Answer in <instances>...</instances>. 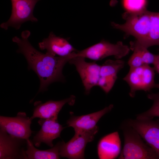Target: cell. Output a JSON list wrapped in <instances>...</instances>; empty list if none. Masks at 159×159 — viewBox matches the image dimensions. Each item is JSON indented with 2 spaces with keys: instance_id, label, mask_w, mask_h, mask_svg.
I'll use <instances>...</instances> for the list:
<instances>
[{
  "instance_id": "1",
  "label": "cell",
  "mask_w": 159,
  "mask_h": 159,
  "mask_svg": "<svg viewBox=\"0 0 159 159\" xmlns=\"http://www.w3.org/2000/svg\"><path fill=\"white\" fill-rule=\"evenodd\" d=\"M30 35V32L26 30L22 32L21 38L15 36L12 40L18 46L17 52L25 57L28 68L33 70L38 76L40 81L39 92H42L46 90L52 83L64 80L62 69L69 60L67 56L57 57L38 51L29 41Z\"/></svg>"
},
{
  "instance_id": "2",
  "label": "cell",
  "mask_w": 159,
  "mask_h": 159,
  "mask_svg": "<svg viewBox=\"0 0 159 159\" xmlns=\"http://www.w3.org/2000/svg\"><path fill=\"white\" fill-rule=\"evenodd\" d=\"M125 22L120 24L114 22L111 25L114 28L132 35L143 47L159 46V12L146 9L132 12L126 11L122 15Z\"/></svg>"
},
{
  "instance_id": "3",
  "label": "cell",
  "mask_w": 159,
  "mask_h": 159,
  "mask_svg": "<svg viewBox=\"0 0 159 159\" xmlns=\"http://www.w3.org/2000/svg\"><path fill=\"white\" fill-rule=\"evenodd\" d=\"M129 127L124 130V146L118 159H159L156 152L143 142L134 129Z\"/></svg>"
},
{
  "instance_id": "4",
  "label": "cell",
  "mask_w": 159,
  "mask_h": 159,
  "mask_svg": "<svg viewBox=\"0 0 159 159\" xmlns=\"http://www.w3.org/2000/svg\"><path fill=\"white\" fill-rule=\"evenodd\" d=\"M130 48L119 41L115 44L102 40L100 42L80 51L73 52L69 55L71 59L81 57L95 61L100 60L109 56H113L120 59L127 55Z\"/></svg>"
},
{
  "instance_id": "5",
  "label": "cell",
  "mask_w": 159,
  "mask_h": 159,
  "mask_svg": "<svg viewBox=\"0 0 159 159\" xmlns=\"http://www.w3.org/2000/svg\"><path fill=\"white\" fill-rule=\"evenodd\" d=\"M155 70L149 65L143 64L140 66L130 68L129 70L123 80L129 85L130 97H135L138 90L150 91L154 88Z\"/></svg>"
},
{
  "instance_id": "6",
  "label": "cell",
  "mask_w": 159,
  "mask_h": 159,
  "mask_svg": "<svg viewBox=\"0 0 159 159\" xmlns=\"http://www.w3.org/2000/svg\"><path fill=\"white\" fill-rule=\"evenodd\" d=\"M98 131V127L96 126L90 130L75 132L74 135L68 142H62L59 149L60 156L70 159L84 158L87 144L93 140Z\"/></svg>"
},
{
  "instance_id": "7",
  "label": "cell",
  "mask_w": 159,
  "mask_h": 159,
  "mask_svg": "<svg viewBox=\"0 0 159 159\" xmlns=\"http://www.w3.org/2000/svg\"><path fill=\"white\" fill-rule=\"evenodd\" d=\"M40 0H11L12 10L10 17L0 26L7 30L9 27L19 29L24 23L31 21L36 22L37 19L33 15V11L37 3Z\"/></svg>"
},
{
  "instance_id": "8",
  "label": "cell",
  "mask_w": 159,
  "mask_h": 159,
  "mask_svg": "<svg viewBox=\"0 0 159 159\" xmlns=\"http://www.w3.org/2000/svg\"><path fill=\"white\" fill-rule=\"evenodd\" d=\"M32 120L24 112H18L15 117L0 116L1 129L11 136L27 140L31 136Z\"/></svg>"
},
{
  "instance_id": "9",
  "label": "cell",
  "mask_w": 159,
  "mask_h": 159,
  "mask_svg": "<svg viewBox=\"0 0 159 159\" xmlns=\"http://www.w3.org/2000/svg\"><path fill=\"white\" fill-rule=\"evenodd\" d=\"M68 62L75 66L81 78L86 94H89L92 87L98 86L101 65L97 64L95 61L87 62L85 58L81 57L73 58Z\"/></svg>"
},
{
  "instance_id": "10",
  "label": "cell",
  "mask_w": 159,
  "mask_h": 159,
  "mask_svg": "<svg viewBox=\"0 0 159 159\" xmlns=\"http://www.w3.org/2000/svg\"><path fill=\"white\" fill-rule=\"evenodd\" d=\"M128 123L159 156V121L136 119L130 120Z\"/></svg>"
},
{
  "instance_id": "11",
  "label": "cell",
  "mask_w": 159,
  "mask_h": 159,
  "mask_svg": "<svg viewBox=\"0 0 159 159\" xmlns=\"http://www.w3.org/2000/svg\"><path fill=\"white\" fill-rule=\"evenodd\" d=\"M57 118L54 117L40 119L38 121L41 128L33 140L32 142L35 146L39 147L43 143L51 148L54 146L53 140L60 137L61 131L64 128L59 123Z\"/></svg>"
},
{
  "instance_id": "12",
  "label": "cell",
  "mask_w": 159,
  "mask_h": 159,
  "mask_svg": "<svg viewBox=\"0 0 159 159\" xmlns=\"http://www.w3.org/2000/svg\"><path fill=\"white\" fill-rule=\"evenodd\" d=\"M25 139L13 137L0 130V159H27L23 147Z\"/></svg>"
},
{
  "instance_id": "13",
  "label": "cell",
  "mask_w": 159,
  "mask_h": 159,
  "mask_svg": "<svg viewBox=\"0 0 159 159\" xmlns=\"http://www.w3.org/2000/svg\"><path fill=\"white\" fill-rule=\"evenodd\" d=\"M125 62L120 59H108L101 66L98 86L106 94L112 88L119 71L124 66Z\"/></svg>"
},
{
  "instance_id": "14",
  "label": "cell",
  "mask_w": 159,
  "mask_h": 159,
  "mask_svg": "<svg viewBox=\"0 0 159 159\" xmlns=\"http://www.w3.org/2000/svg\"><path fill=\"white\" fill-rule=\"evenodd\" d=\"M38 44L40 49L46 50L47 53L54 56L65 57L77 51L66 39L56 36L52 32Z\"/></svg>"
},
{
  "instance_id": "15",
  "label": "cell",
  "mask_w": 159,
  "mask_h": 159,
  "mask_svg": "<svg viewBox=\"0 0 159 159\" xmlns=\"http://www.w3.org/2000/svg\"><path fill=\"white\" fill-rule=\"evenodd\" d=\"M113 107L112 104L97 112L80 116H72L67 120L68 127H72L75 132L89 130L95 128L101 118L110 112Z\"/></svg>"
},
{
  "instance_id": "16",
  "label": "cell",
  "mask_w": 159,
  "mask_h": 159,
  "mask_svg": "<svg viewBox=\"0 0 159 159\" xmlns=\"http://www.w3.org/2000/svg\"><path fill=\"white\" fill-rule=\"evenodd\" d=\"M121 143L119 133L115 132L102 137L97 145V154L100 159H113L120 154Z\"/></svg>"
},
{
  "instance_id": "17",
  "label": "cell",
  "mask_w": 159,
  "mask_h": 159,
  "mask_svg": "<svg viewBox=\"0 0 159 159\" xmlns=\"http://www.w3.org/2000/svg\"><path fill=\"white\" fill-rule=\"evenodd\" d=\"M75 97L71 95L69 97L59 101L49 100L44 103L40 104L35 107L32 120L35 118L47 119L58 117V114L64 105L66 103L73 105L75 101Z\"/></svg>"
},
{
  "instance_id": "18",
  "label": "cell",
  "mask_w": 159,
  "mask_h": 159,
  "mask_svg": "<svg viewBox=\"0 0 159 159\" xmlns=\"http://www.w3.org/2000/svg\"><path fill=\"white\" fill-rule=\"evenodd\" d=\"M61 142H59L51 148L47 150L38 149L29 139L26 140L25 153L27 159H57L60 158L59 149Z\"/></svg>"
},
{
  "instance_id": "19",
  "label": "cell",
  "mask_w": 159,
  "mask_h": 159,
  "mask_svg": "<svg viewBox=\"0 0 159 159\" xmlns=\"http://www.w3.org/2000/svg\"><path fill=\"white\" fill-rule=\"evenodd\" d=\"M147 97L153 101V105L148 110L138 115L137 119H152L155 117H159V93H149Z\"/></svg>"
},
{
  "instance_id": "20",
  "label": "cell",
  "mask_w": 159,
  "mask_h": 159,
  "mask_svg": "<svg viewBox=\"0 0 159 159\" xmlns=\"http://www.w3.org/2000/svg\"><path fill=\"white\" fill-rule=\"evenodd\" d=\"M123 4L127 11L134 12L146 9V0H124Z\"/></svg>"
},
{
  "instance_id": "21",
  "label": "cell",
  "mask_w": 159,
  "mask_h": 159,
  "mask_svg": "<svg viewBox=\"0 0 159 159\" xmlns=\"http://www.w3.org/2000/svg\"><path fill=\"white\" fill-rule=\"evenodd\" d=\"M139 44L144 64H153L159 57V54L156 55L152 54L148 50V48L143 47L140 43Z\"/></svg>"
},
{
  "instance_id": "22",
  "label": "cell",
  "mask_w": 159,
  "mask_h": 159,
  "mask_svg": "<svg viewBox=\"0 0 159 159\" xmlns=\"http://www.w3.org/2000/svg\"><path fill=\"white\" fill-rule=\"evenodd\" d=\"M117 3V0H110V5L111 6H115Z\"/></svg>"
},
{
  "instance_id": "23",
  "label": "cell",
  "mask_w": 159,
  "mask_h": 159,
  "mask_svg": "<svg viewBox=\"0 0 159 159\" xmlns=\"http://www.w3.org/2000/svg\"><path fill=\"white\" fill-rule=\"evenodd\" d=\"M153 65V68L155 71L159 74V66L156 64Z\"/></svg>"
},
{
  "instance_id": "24",
  "label": "cell",
  "mask_w": 159,
  "mask_h": 159,
  "mask_svg": "<svg viewBox=\"0 0 159 159\" xmlns=\"http://www.w3.org/2000/svg\"><path fill=\"white\" fill-rule=\"evenodd\" d=\"M154 88H156L159 89V83L157 84L155 83Z\"/></svg>"
},
{
  "instance_id": "25",
  "label": "cell",
  "mask_w": 159,
  "mask_h": 159,
  "mask_svg": "<svg viewBox=\"0 0 159 159\" xmlns=\"http://www.w3.org/2000/svg\"><path fill=\"white\" fill-rule=\"evenodd\" d=\"M158 50H159V48L158 49Z\"/></svg>"
}]
</instances>
